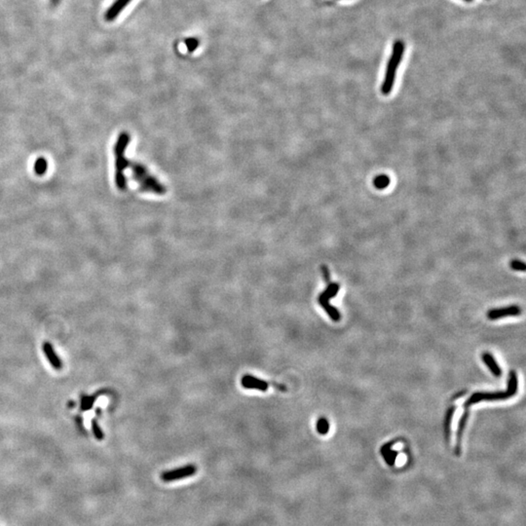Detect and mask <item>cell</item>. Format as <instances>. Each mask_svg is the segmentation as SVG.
<instances>
[{"label":"cell","instance_id":"1","mask_svg":"<svg viewBox=\"0 0 526 526\" xmlns=\"http://www.w3.org/2000/svg\"><path fill=\"white\" fill-rule=\"evenodd\" d=\"M518 376L515 370H511L509 373V379H508V388L504 392H494V393H485V392H477L474 393L464 404L465 408H469L471 405L481 403L484 401L486 402H494V401H504L508 400L512 397H514L518 392Z\"/></svg>","mask_w":526,"mask_h":526},{"label":"cell","instance_id":"2","mask_svg":"<svg viewBox=\"0 0 526 526\" xmlns=\"http://www.w3.org/2000/svg\"><path fill=\"white\" fill-rule=\"evenodd\" d=\"M405 42L402 41V40H397L394 44H393V49H392V54H391V57L389 59V62H388V65H387V69H386L385 77H384V81L382 83V87H381V92L383 95H389L394 87V84H395V80H396V75H397V70L398 68L403 60V57H404V54H405Z\"/></svg>","mask_w":526,"mask_h":526},{"label":"cell","instance_id":"3","mask_svg":"<svg viewBox=\"0 0 526 526\" xmlns=\"http://www.w3.org/2000/svg\"><path fill=\"white\" fill-rule=\"evenodd\" d=\"M130 142V137L127 133H123L119 136L117 142L114 146L115 154V182L119 189L124 190L126 188V177L124 172L129 168V161L125 157V150Z\"/></svg>","mask_w":526,"mask_h":526},{"label":"cell","instance_id":"4","mask_svg":"<svg viewBox=\"0 0 526 526\" xmlns=\"http://www.w3.org/2000/svg\"><path fill=\"white\" fill-rule=\"evenodd\" d=\"M132 169L134 173V177L140 183L142 190L152 191L156 193L165 192V189L163 188V186L152 175L148 174V172L142 165L135 164L132 167Z\"/></svg>","mask_w":526,"mask_h":526},{"label":"cell","instance_id":"5","mask_svg":"<svg viewBox=\"0 0 526 526\" xmlns=\"http://www.w3.org/2000/svg\"><path fill=\"white\" fill-rule=\"evenodd\" d=\"M339 288H340V285L338 283H329L327 287L325 288V290L324 292H322L319 295V298H318L319 303L321 304V306L325 310L327 315L329 316L331 318V320L334 321V322L340 321L341 315H340V313L338 312V310L335 307H333V306H331L329 304L328 301H329L330 298H333L336 295V293L338 292Z\"/></svg>","mask_w":526,"mask_h":526},{"label":"cell","instance_id":"6","mask_svg":"<svg viewBox=\"0 0 526 526\" xmlns=\"http://www.w3.org/2000/svg\"><path fill=\"white\" fill-rule=\"evenodd\" d=\"M197 473V467L195 465L189 464L183 467H179L171 471H166L161 474V480L164 483H172L175 481L187 479L193 477Z\"/></svg>","mask_w":526,"mask_h":526},{"label":"cell","instance_id":"7","mask_svg":"<svg viewBox=\"0 0 526 526\" xmlns=\"http://www.w3.org/2000/svg\"><path fill=\"white\" fill-rule=\"evenodd\" d=\"M521 314H522L521 307L518 306V305H512V306H509V307H505V308L492 309L490 311H488L487 318L491 321H494V320H498V319H501V318H504V317L520 316Z\"/></svg>","mask_w":526,"mask_h":526},{"label":"cell","instance_id":"8","mask_svg":"<svg viewBox=\"0 0 526 526\" xmlns=\"http://www.w3.org/2000/svg\"><path fill=\"white\" fill-rule=\"evenodd\" d=\"M131 1L132 0H115L105 12V20L107 22L114 21Z\"/></svg>","mask_w":526,"mask_h":526},{"label":"cell","instance_id":"9","mask_svg":"<svg viewBox=\"0 0 526 526\" xmlns=\"http://www.w3.org/2000/svg\"><path fill=\"white\" fill-rule=\"evenodd\" d=\"M242 386L245 389H256L261 392L267 391L269 384L261 379H258L251 375H244L241 380Z\"/></svg>","mask_w":526,"mask_h":526},{"label":"cell","instance_id":"10","mask_svg":"<svg viewBox=\"0 0 526 526\" xmlns=\"http://www.w3.org/2000/svg\"><path fill=\"white\" fill-rule=\"evenodd\" d=\"M468 418H469V410H468V408H466V410L463 412L462 417H461V419L459 421V424H458V430H457V434H456V456H460V454H461L462 438H463V434H464V431H465V428H466V425H467Z\"/></svg>","mask_w":526,"mask_h":526},{"label":"cell","instance_id":"11","mask_svg":"<svg viewBox=\"0 0 526 526\" xmlns=\"http://www.w3.org/2000/svg\"><path fill=\"white\" fill-rule=\"evenodd\" d=\"M43 352L46 356V358L48 359L49 363L53 365V367L55 369H61L63 367V364H62V361L60 360V358L58 357V355L56 354V352L54 350L53 346L49 343V342H45L43 344Z\"/></svg>","mask_w":526,"mask_h":526},{"label":"cell","instance_id":"12","mask_svg":"<svg viewBox=\"0 0 526 526\" xmlns=\"http://www.w3.org/2000/svg\"><path fill=\"white\" fill-rule=\"evenodd\" d=\"M393 445H394V442H391V443L385 444L380 448V453H381V455L384 458L386 463L389 466H394L395 465L396 459H397V456H398V452L392 449Z\"/></svg>","mask_w":526,"mask_h":526},{"label":"cell","instance_id":"13","mask_svg":"<svg viewBox=\"0 0 526 526\" xmlns=\"http://www.w3.org/2000/svg\"><path fill=\"white\" fill-rule=\"evenodd\" d=\"M483 361L486 364V366L490 369V371L494 376H497V377L501 376L502 369H501V367L499 366V364H497V362L495 361L494 357L491 354L485 353L483 355Z\"/></svg>","mask_w":526,"mask_h":526},{"label":"cell","instance_id":"14","mask_svg":"<svg viewBox=\"0 0 526 526\" xmlns=\"http://www.w3.org/2000/svg\"><path fill=\"white\" fill-rule=\"evenodd\" d=\"M455 411V406H450L447 411H446V414H445V441L447 443V445H449L450 444V436H451V421H452V416H453V413Z\"/></svg>","mask_w":526,"mask_h":526},{"label":"cell","instance_id":"15","mask_svg":"<svg viewBox=\"0 0 526 526\" xmlns=\"http://www.w3.org/2000/svg\"><path fill=\"white\" fill-rule=\"evenodd\" d=\"M373 184L377 189H385L386 187L390 184V178L388 175H377L375 176L373 180Z\"/></svg>","mask_w":526,"mask_h":526},{"label":"cell","instance_id":"16","mask_svg":"<svg viewBox=\"0 0 526 526\" xmlns=\"http://www.w3.org/2000/svg\"><path fill=\"white\" fill-rule=\"evenodd\" d=\"M329 431V423L326 418L321 417L317 421V432L320 435H326Z\"/></svg>","mask_w":526,"mask_h":526},{"label":"cell","instance_id":"17","mask_svg":"<svg viewBox=\"0 0 526 526\" xmlns=\"http://www.w3.org/2000/svg\"><path fill=\"white\" fill-rule=\"evenodd\" d=\"M96 401V398L94 397H87L83 396L81 399V409L82 410H89L93 407L94 403Z\"/></svg>","mask_w":526,"mask_h":526},{"label":"cell","instance_id":"18","mask_svg":"<svg viewBox=\"0 0 526 526\" xmlns=\"http://www.w3.org/2000/svg\"><path fill=\"white\" fill-rule=\"evenodd\" d=\"M199 44H200L199 40L197 38H195V37H189V38H186V40H185V45H186L187 50L189 52L195 51L198 48Z\"/></svg>","mask_w":526,"mask_h":526},{"label":"cell","instance_id":"19","mask_svg":"<svg viewBox=\"0 0 526 526\" xmlns=\"http://www.w3.org/2000/svg\"><path fill=\"white\" fill-rule=\"evenodd\" d=\"M47 169V163L43 158H39L35 163V170L36 174L43 175Z\"/></svg>","mask_w":526,"mask_h":526},{"label":"cell","instance_id":"20","mask_svg":"<svg viewBox=\"0 0 526 526\" xmlns=\"http://www.w3.org/2000/svg\"><path fill=\"white\" fill-rule=\"evenodd\" d=\"M91 425H92V431H93V433H94L96 439L99 440V441H102V440L104 439V433H103V431L101 430V428H100L98 422L95 420V419H93V420H92V423H91Z\"/></svg>","mask_w":526,"mask_h":526},{"label":"cell","instance_id":"21","mask_svg":"<svg viewBox=\"0 0 526 526\" xmlns=\"http://www.w3.org/2000/svg\"><path fill=\"white\" fill-rule=\"evenodd\" d=\"M510 266L513 270H516V271H522V272H525L526 271V263L521 261V260H513L511 263H510Z\"/></svg>","mask_w":526,"mask_h":526},{"label":"cell","instance_id":"22","mask_svg":"<svg viewBox=\"0 0 526 526\" xmlns=\"http://www.w3.org/2000/svg\"><path fill=\"white\" fill-rule=\"evenodd\" d=\"M322 272H323V277H324V282L329 283H330V275H329L328 268L325 265H322Z\"/></svg>","mask_w":526,"mask_h":526},{"label":"cell","instance_id":"23","mask_svg":"<svg viewBox=\"0 0 526 526\" xmlns=\"http://www.w3.org/2000/svg\"><path fill=\"white\" fill-rule=\"evenodd\" d=\"M272 385L274 386V387H275L276 389H278V390H280V391H282V392H285V391H286V388H285V386L280 385V384H277V383H275V382H273V383H272Z\"/></svg>","mask_w":526,"mask_h":526},{"label":"cell","instance_id":"24","mask_svg":"<svg viewBox=\"0 0 526 526\" xmlns=\"http://www.w3.org/2000/svg\"><path fill=\"white\" fill-rule=\"evenodd\" d=\"M465 394H466V391H463V392H461V393H459V394H458V395H456V396H454V397H453V398H454V399H459V398H460V397H461V396H463V395H465Z\"/></svg>","mask_w":526,"mask_h":526},{"label":"cell","instance_id":"25","mask_svg":"<svg viewBox=\"0 0 526 526\" xmlns=\"http://www.w3.org/2000/svg\"><path fill=\"white\" fill-rule=\"evenodd\" d=\"M464 1H466V2H472L473 0H464Z\"/></svg>","mask_w":526,"mask_h":526}]
</instances>
